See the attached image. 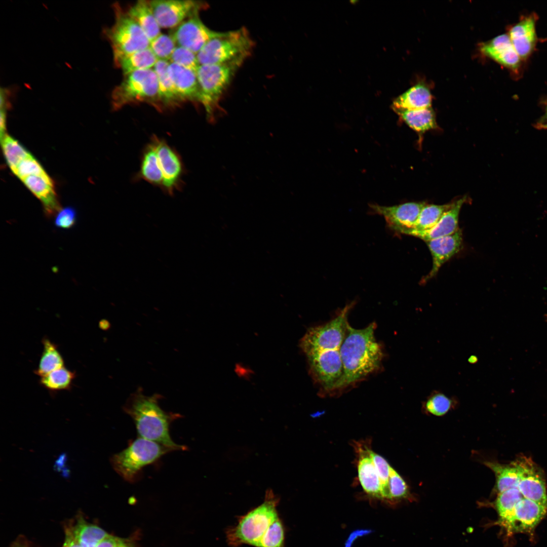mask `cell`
<instances>
[{"instance_id": "6da1fadb", "label": "cell", "mask_w": 547, "mask_h": 547, "mask_svg": "<svg viewBox=\"0 0 547 547\" xmlns=\"http://www.w3.org/2000/svg\"><path fill=\"white\" fill-rule=\"evenodd\" d=\"M279 501L271 490H267L261 504L239 517L237 524L227 528V543L231 547H285V527L277 510Z\"/></svg>"}, {"instance_id": "7a4b0ae2", "label": "cell", "mask_w": 547, "mask_h": 547, "mask_svg": "<svg viewBox=\"0 0 547 547\" xmlns=\"http://www.w3.org/2000/svg\"><path fill=\"white\" fill-rule=\"evenodd\" d=\"M376 328L374 322L362 329H355L348 325L340 348L343 367L342 390L380 368L384 353L375 337Z\"/></svg>"}, {"instance_id": "3957f363", "label": "cell", "mask_w": 547, "mask_h": 547, "mask_svg": "<svg viewBox=\"0 0 547 547\" xmlns=\"http://www.w3.org/2000/svg\"><path fill=\"white\" fill-rule=\"evenodd\" d=\"M162 397L158 394L146 396L139 387L130 395L123 409L133 419L140 437L174 450H185V446L176 444L170 436V423L179 415L167 413L160 407Z\"/></svg>"}, {"instance_id": "277c9868", "label": "cell", "mask_w": 547, "mask_h": 547, "mask_svg": "<svg viewBox=\"0 0 547 547\" xmlns=\"http://www.w3.org/2000/svg\"><path fill=\"white\" fill-rule=\"evenodd\" d=\"M254 45L247 29L242 27L221 32L219 35L210 40L197 56L200 65L245 61L251 55Z\"/></svg>"}, {"instance_id": "5b68a950", "label": "cell", "mask_w": 547, "mask_h": 547, "mask_svg": "<svg viewBox=\"0 0 547 547\" xmlns=\"http://www.w3.org/2000/svg\"><path fill=\"white\" fill-rule=\"evenodd\" d=\"M244 60L200 65L197 76L201 92V104L208 119L213 122L215 112L220 109V101Z\"/></svg>"}, {"instance_id": "8992f818", "label": "cell", "mask_w": 547, "mask_h": 547, "mask_svg": "<svg viewBox=\"0 0 547 547\" xmlns=\"http://www.w3.org/2000/svg\"><path fill=\"white\" fill-rule=\"evenodd\" d=\"M114 24L104 33L112 50L114 64L124 57L149 48L150 40L138 23L119 4H113Z\"/></svg>"}, {"instance_id": "52a82bcc", "label": "cell", "mask_w": 547, "mask_h": 547, "mask_svg": "<svg viewBox=\"0 0 547 547\" xmlns=\"http://www.w3.org/2000/svg\"><path fill=\"white\" fill-rule=\"evenodd\" d=\"M174 450L157 442L139 437L127 448L114 454L110 463L126 481L133 482L145 466Z\"/></svg>"}, {"instance_id": "ba28073f", "label": "cell", "mask_w": 547, "mask_h": 547, "mask_svg": "<svg viewBox=\"0 0 547 547\" xmlns=\"http://www.w3.org/2000/svg\"><path fill=\"white\" fill-rule=\"evenodd\" d=\"M146 102L159 109L158 81L153 69L139 70L125 75L111 93L113 109L134 103Z\"/></svg>"}, {"instance_id": "9c48e42d", "label": "cell", "mask_w": 547, "mask_h": 547, "mask_svg": "<svg viewBox=\"0 0 547 547\" xmlns=\"http://www.w3.org/2000/svg\"><path fill=\"white\" fill-rule=\"evenodd\" d=\"M150 4L160 27L163 28L178 26L208 6L204 2L191 0H153Z\"/></svg>"}, {"instance_id": "30bf717a", "label": "cell", "mask_w": 547, "mask_h": 547, "mask_svg": "<svg viewBox=\"0 0 547 547\" xmlns=\"http://www.w3.org/2000/svg\"><path fill=\"white\" fill-rule=\"evenodd\" d=\"M513 462L519 471L517 488L523 496L547 508L546 484L542 470L530 457L524 455L519 456Z\"/></svg>"}, {"instance_id": "8fae6325", "label": "cell", "mask_w": 547, "mask_h": 547, "mask_svg": "<svg viewBox=\"0 0 547 547\" xmlns=\"http://www.w3.org/2000/svg\"><path fill=\"white\" fill-rule=\"evenodd\" d=\"M425 204L423 202H408L392 206L372 204L370 207L374 213L383 217L390 229L407 235L414 227Z\"/></svg>"}, {"instance_id": "7c38bea8", "label": "cell", "mask_w": 547, "mask_h": 547, "mask_svg": "<svg viewBox=\"0 0 547 547\" xmlns=\"http://www.w3.org/2000/svg\"><path fill=\"white\" fill-rule=\"evenodd\" d=\"M221 33L208 28L197 14L184 21L171 35L178 46L197 54L210 40Z\"/></svg>"}, {"instance_id": "4fadbf2b", "label": "cell", "mask_w": 547, "mask_h": 547, "mask_svg": "<svg viewBox=\"0 0 547 547\" xmlns=\"http://www.w3.org/2000/svg\"><path fill=\"white\" fill-rule=\"evenodd\" d=\"M370 443L368 440L357 441L353 445L357 455L358 479L366 494L382 499V485L371 456Z\"/></svg>"}, {"instance_id": "5bb4252c", "label": "cell", "mask_w": 547, "mask_h": 547, "mask_svg": "<svg viewBox=\"0 0 547 547\" xmlns=\"http://www.w3.org/2000/svg\"><path fill=\"white\" fill-rule=\"evenodd\" d=\"M425 243L432 255L433 265L429 274L423 279V283L434 277L441 267L461 249L462 232L458 229L452 235Z\"/></svg>"}, {"instance_id": "9a60e30c", "label": "cell", "mask_w": 547, "mask_h": 547, "mask_svg": "<svg viewBox=\"0 0 547 547\" xmlns=\"http://www.w3.org/2000/svg\"><path fill=\"white\" fill-rule=\"evenodd\" d=\"M153 143L163 176V186L170 193L177 187L182 173L178 155L164 141L153 137Z\"/></svg>"}, {"instance_id": "2e32d148", "label": "cell", "mask_w": 547, "mask_h": 547, "mask_svg": "<svg viewBox=\"0 0 547 547\" xmlns=\"http://www.w3.org/2000/svg\"><path fill=\"white\" fill-rule=\"evenodd\" d=\"M546 513V507L524 497L517 503L506 531L530 533Z\"/></svg>"}, {"instance_id": "e0dca14e", "label": "cell", "mask_w": 547, "mask_h": 547, "mask_svg": "<svg viewBox=\"0 0 547 547\" xmlns=\"http://www.w3.org/2000/svg\"><path fill=\"white\" fill-rule=\"evenodd\" d=\"M168 71L182 101L189 100L201 103V92L195 72L172 63H169Z\"/></svg>"}, {"instance_id": "ac0fdd59", "label": "cell", "mask_w": 547, "mask_h": 547, "mask_svg": "<svg viewBox=\"0 0 547 547\" xmlns=\"http://www.w3.org/2000/svg\"><path fill=\"white\" fill-rule=\"evenodd\" d=\"M467 200L465 196L454 201L452 206L431 228L424 231H411L408 235L427 242L455 233L459 229L458 217L460 209Z\"/></svg>"}, {"instance_id": "d6986e66", "label": "cell", "mask_w": 547, "mask_h": 547, "mask_svg": "<svg viewBox=\"0 0 547 547\" xmlns=\"http://www.w3.org/2000/svg\"><path fill=\"white\" fill-rule=\"evenodd\" d=\"M21 180L41 201L47 216H52L60 210L61 208L54 190L53 181L48 174L29 176Z\"/></svg>"}, {"instance_id": "ffe728a7", "label": "cell", "mask_w": 547, "mask_h": 547, "mask_svg": "<svg viewBox=\"0 0 547 547\" xmlns=\"http://www.w3.org/2000/svg\"><path fill=\"white\" fill-rule=\"evenodd\" d=\"M481 50L485 55L506 67L516 69L519 66L521 59L507 34H501L483 43Z\"/></svg>"}, {"instance_id": "44dd1931", "label": "cell", "mask_w": 547, "mask_h": 547, "mask_svg": "<svg viewBox=\"0 0 547 547\" xmlns=\"http://www.w3.org/2000/svg\"><path fill=\"white\" fill-rule=\"evenodd\" d=\"M535 25L534 19L528 17L514 25L510 31L511 41L520 59H526L534 49L536 38Z\"/></svg>"}, {"instance_id": "7402d4cb", "label": "cell", "mask_w": 547, "mask_h": 547, "mask_svg": "<svg viewBox=\"0 0 547 547\" xmlns=\"http://www.w3.org/2000/svg\"><path fill=\"white\" fill-rule=\"evenodd\" d=\"M126 12L140 26L150 41L161 33V27L154 17L150 1H138Z\"/></svg>"}, {"instance_id": "603a6c76", "label": "cell", "mask_w": 547, "mask_h": 547, "mask_svg": "<svg viewBox=\"0 0 547 547\" xmlns=\"http://www.w3.org/2000/svg\"><path fill=\"white\" fill-rule=\"evenodd\" d=\"M432 99L429 89L423 84H417L394 100L393 109L417 110L431 108Z\"/></svg>"}, {"instance_id": "cb8c5ba5", "label": "cell", "mask_w": 547, "mask_h": 547, "mask_svg": "<svg viewBox=\"0 0 547 547\" xmlns=\"http://www.w3.org/2000/svg\"><path fill=\"white\" fill-rule=\"evenodd\" d=\"M170 62L158 60L153 69L158 78L161 108L174 107L183 102L177 93L168 74Z\"/></svg>"}, {"instance_id": "d4e9b609", "label": "cell", "mask_w": 547, "mask_h": 547, "mask_svg": "<svg viewBox=\"0 0 547 547\" xmlns=\"http://www.w3.org/2000/svg\"><path fill=\"white\" fill-rule=\"evenodd\" d=\"M405 123L418 134L437 128L435 114L432 108L417 110L395 109Z\"/></svg>"}, {"instance_id": "484cf974", "label": "cell", "mask_w": 547, "mask_h": 547, "mask_svg": "<svg viewBox=\"0 0 547 547\" xmlns=\"http://www.w3.org/2000/svg\"><path fill=\"white\" fill-rule=\"evenodd\" d=\"M524 497L517 488L498 494L494 506L498 515L497 524L507 530L514 515L517 503Z\"/></svg>"}, {"instance_id": "4316f807", "label": "cell", "mask_w": 547, "mask_h": 547, "mask_svg": "<svg viewBox=\"0 0 547 547\" xmlns=\"http://www.w3.org/2000/svg\"><path fill=\"white\" fill-rule=\"evenodd\" d=\"M484 464L495 474V490L498 494L518 487L519 471L513 462L509 464H504L495 461H486Z\"/></svg>"}, {"instance_id": "83f0119b", "label": "cell", "mask_w": 547, "mask_h": 547, "mask_svg": "<svg viewBox=\"0 0 547 547\" xmlns=\"http://www.w3.org/2000/svg\"><path fill=\"white\" fill-rule=\"evenodd\" d=\"M158 61L149 48L131 54L115 65L126 75L133 72L152 69Z\"/></svg>"}, {"instance_id": "f1b7e54d", "label": "cell", "mask_w": 547, "mask_h": 547, "mask_svg": "<svg viewBox=\"0 0 547 547\" xmlns=\"http://www.w3.org/2000/svg\"><path fill=\"white\" fill-rule=\"evenodd\" d=\"M43 350L34 373L41 376L64 367L63 359L57 345L47 338L42 340Z\"/></svg>"}, {"instance_id": "f546056e", "label": "cell", "mask_w": 547, "mask_h": 547, "mask_svg": "<svg viewBox=\"0 0 547 547\" xmlns=\"http://www.w3.org/2000/svg\"><path fill=\"white\" fill-rule=\"evenodd\" d=\"M140 172L142 178L146 181L155 185L163 186V173L154 146L152 142L144 151Z\"/></svg>"}, {"instance_id": "4dcf8cb0", "label": "cell", "mask_w": 547, "mask_h": 547, "mask_svg": "<svg viewBox=\"0 0 547 547\" xmlns=\"http://www.w3.org/2000/svg\"><path fill=\"white\" fill-rule=\"evenodd\" d=\"M453 202L443 205L425 204L419 214L414 227L407 235L411 231H424L431 228L452 206Z\"/></svg>"}, {"instance_id": "1f68e13d", "label": "cell", "mask_w": 547, "mask_h": 547, "mask_svg": "<svg viewBox=\"0 0 547 547\" xmlns=\"http://www.w3.org/2000/svg\"><path fill=\"white\" fill-rule=\"evenodd\" d=\"M76 538L83 547H96L109 534L96 525L83 520L78 522L72 529Z\"/></svg>"}, {"instance_id": "d6a6232c", "label": "cell", "mask_w": 547, "mask_h": 547, "mask_svg": "<svg viewBox=\"0 0 547 547\" xmlns=\"http://www.w3.org/2000/svg\"><path fill=\"white\" fill-rule=\"evenodd\" d=\"M75 377V373L64 366L41 377L40 381L45 388L56 392L69 389Z\"/></svg>"}, {"instance_id": "836d02e7", "label": "cell", "mask_w": 547, "mask_h": 547, "mask_svg": "<svg viewBox=\"0 0 547 547\" xmlns=\"http://www.w3.org/2000/svg\"><path fill=\"white\" fill-rule=\"evenodd\" d=\"M1 141L6 161L12 171L22 160L31 154L19 142L8 134L1 137Z\"/></svg>"}, {"instance_id": "e575fe53", "label": "cell", "mask_w": 547, "mask_h": 547, "mask_svg": "<svg viewBox=\"0 0 547 547\" xmlns=\"http://www.w3.org/2000/svg\"><path fill=\"white\" fill-rule=\"evenodd\" d=\"M455 401L444 394L434 391L424 403L425 410L429 413L437 416L446 414L454 405Z\"/></svg>"}, {"instance_id": "d590c367", "label": "cell", "mask_w": 547, "mask_h": 547, "mask_svg": "<svg viewBox=\"0 0 547 547\" xmlns=\"http://www.w3.org/2000/svg\"><path fill=\"white\" fill-rule=\"evenodd\" d=\"M176 45L171 35L161 33L150 41L149 48L158 60L169 62Z\"/></svg>"}, {"instance_id": "8d00e7d4", "label": "cell", "mask_w": 547, "mask_h": 547, "mask_svg": "<svg viewBox=\"0 0 547 547\" xmlns=\"http://www.w3.org/2000/svg\"><path fill=\"white\" fill-rule=\"evenodd\" d=\"M388 502L407 498L409 495L408 486L401 476L391 467L388 483Z\"/></svg>"}, {"instance_id": "74e56055", "label": "cell", "mask_w": 547, "mask_h": 547, "mask_svg": "<svg viewBox=\"0 0 547 547\" xmlns=\"http://www.w3.org/2000/svg\"><path fill=\"white\" fill-rule=\"evenodd\" d=\"M169 62L178 65L196 73L200 65L196 54L186 48L178 46L173 51Z\"/></svg>"}, {"instance_id": "f35d334b", "label": "cell", "mask_w": 547, "mask_h": 547, "mask_svg": "<svg viewBox=\"0 0 547 547\" xmlns=\"http://www.w3.org/2000/svg\"><path fill=\"white\" fill-rule=\"evenodd\" d=\"M373 462L377 470L382 487V500L387 501L388 498V483L390 470L392 466L387 461L372 450L370 452Z\"/></svg>"}, {"instance_id": "ab89813d", "label": "cell", "mask_w": 547, "mask_h": 547, "mask_svg": "<svg viewBox=\"0 0 547 547\" xmlns=\"http://www.w3.org/2000/svg\"><path fill=\"white\" fill-rule=\"evenodd\" d=\"M13 172L21 180L29 176L47 174L32 154L22 160Z\"/></svg>"}, {"instance_id": "60d3db41", "label": "cell", "mask_w": 547, "mask_h": 547, "mask_svg": "<svg viewBox=\"0 0 547 547\" xmlns=\"http://www.w3.org/2000/svg\"><path fill=\"white\" fill-rule=\"evenodd\" d=\"M76 212L72 207H66L61 208L57 213L54 223L56 227L68 229L72 227L75 223Z\"/></svg>"}, {"instance_id": "b9f144b4", "label": "cell", "mask_w": 547, "mask_h": 547, "mask_svg": "<svg viewBox=\"0 0 547 547\" xmlns=\"http://www.w3.org/2000/svg\"><path fill=\"white\" fill-rule=\"evenodd\" d=\"M96 547H134L126 540L111 535H107Z\"/></svg>"}, {"instance_id": "7bdbcfd3", "label": "cell", "mask_w": 547, "mask_h": 547, "mask_svg": "<svg viewBox=\"0 0 547 547\" xmlns=\"http://www.w3.org/2000/svg\"><path fill=\"white\" fill-rule=\"evenodd\" d=\"M63 547H83L76 538L72 529H68L66 532V537Z\"/></svg>"}, {"instance_id": "ee69618b", "label": "cell", "mask_w": 547, "mask_h": 547, "mask_svg": "<svg viewBox=\"0 0 547 547\" xmlns=\"http://www.w3.org/2000/svg\"><path fill=\"white\" fill-rule=\"evenodd\" d=\"M368 532H369V531H367V530H360V531H356L354 532L350 535V536L348 538V539L347 540V542H346L345 547H350L351 543L355 539V538H356V537H358V536H360L361 535H364L365 533H368Z\"/></svg>"}, {"instance_id": "f6af8a7d", "label": "cell", "mask_w": 547, "mask_h": 547, "mask_svg": "<svg viewBox=\"0 0 547 547\" xmlns=\"http://www.w3.org/2000/svg\"><path fill=\"white\" fill-rule=\"evenodd\" d=\"M99 325L100 328L104 330H107L110 328V323L106 320H102L100 321Z\"/></svg>"}, {"instance_id": "bcb514c9", "label": "cell", "mask_w": 547, "mask_h": 547, "mask_svg": "<svg viewBox=\"0 0 547 547\" xmlns=\"http://www.w3.org/2000/svg\"><path fill=\"white\" fill-rule=\"evenodd\" d=\"M546 116H547V110H546Z\"/></svg>"}]
</instances>
